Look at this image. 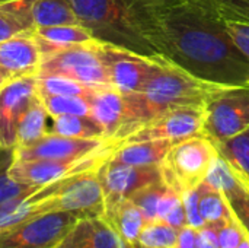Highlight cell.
Masks as SVG:
<instances>
[{
	"mask_svg": "<svg viewBox=\"0 0 249 248\" xmlns=\"http://www.w3.org/2000/svg\"><path fill=\"white\" fill-rule=\"evenodd\" d=\"M147 41L155 53L191 73L229 85H248L249 61L213 10L175 3L146 12Z\"/></svg>",
	"mask_w": 249,
	"mask_h": 248,
	"instance_id": "6da1fadb",
	"label": "cell"
},
{
	"mask_svg": "<svg viewBox=\"0 0 249 248\" xmlns=\"http://www.w3.org/2000/svg\"><path fill=\"white\" fill-rule=\"evenodd\" d=\"M239 85L220 83L200 77L159 54V64L142 88L134 94H123L127 120L121 142L156 115L179 107H204L206 102Z\"/></svg>",
	"mask_w": 249,
	"mask_h": 248,
	"instance_id": "7a4b0ae2",
	"label": "cell"
},
{
	"mask_svg": "<svg viewBox=\"0 0 249 248\" xmlns=\"http://www.w3.org/2000/svg\"><path fill=\"white\" fill-rule=\"evenodd\" d=\"M80 25L105 42L140 54H158L147 41L146 10L134 0H67Z\"/></svg>",
	"mask_w": 249,
	"mask_h": 248,
	"instance_id": "3957f363",
	"label": "cell"
},
{
	"mask_svg": "<svg viewBox=\"0 0 249 248\" xmlns=\"http://www.w3.org/2000/svg\"><path fill=\"white\" fill-rule=\"evenodd\" d=\"M219 155L216 145L203 134L182 139L172 145L162 161L160 174L165 186L177 193L197 189Z\"/></svg>",
	"mask_w": 249,
	"mask_h": 248,
	"instance_id": "277c9868",
	"label": "cell"
},
{
	"mask_svg": "<svg viewBox=\"0 0 249 248\" xmlns=\"http://www.w3.org/2000/svg\"><path fill=\"white\" fill-rule=\"evenodd\" d=\"M36 75H58L89 88H109L111 80L99 50V39L71 44L41 58Z\"/></svg>",
	"mask_w": 249,
	"mask_h": 248,
	"instance_id": "5b68a950",
	"label": "cell"
},
{
	"mask_svg": "<svg viewBox=\"0 0 249 248\" xmlns=\"http://www.w3.org/2000/svg\"><path fill=\"white\" fill-rule=\"evenodd\" d=\"M249 127V83L229 88L212 96L204 105L201 134L214 145Z\"/></svg>",
	"mask_w": 249,
	"mask_h": 248,
	"instance_id": "8992f818",
	"label": "cell"
},
{
	"mask_svg": "<svg viewBox=\"0 0 249 248\" xmlns=\"http://www.w3.org/2000/svg\"><path fill=\"white\" fill-rule=\"evenodd\" d=\"M48 212H69L77 219L104 216L105 194L98 170L85 171L61 180L50 197Z\"/></svg>",
	"mask_w": 249,
	"mask_h": 248,
	"instance_id": "52a82bcc",
	"label": "cell"
},
{
	"mask_svg": "<svg viewBox=\"0 0 249 248\" xmlns=\"http://www.w3.org/2000/svg\"><path fill=\"white\" fill-rule=\"evenodd\" d=\"M76 216L69 212H48L0 231V248H55Z\"/></svg>",
	"mask_w": 249,
	"mask_h": 248,
	"instance_id": "ba28073f",
	"label": "cell"
},
{
	"mask_svg": "<svg viewBox=\"0 0 249 248\" xmlns=\"http://www.w3.org/2000/svg\"><path fill=\"white\" fill-rule=\"evenodd\" d=\"M99 50L112 88L121 94L142 91L159 64V54H140L128 48L99 39Z\"/></svg>",
	"mask_w": 249,
	"mask_h": 248,
	"instance_id": "9c48e42d",
	"label": "cell"
},
{
	"mask_svg": "<svg viewBox=\"0 0 249 248\" xmlns=\"http://www.w3.org/2000/svg\"><path fill=\"white\" fill-rule=\"evenodd\" d=\"M121 142L111 139H79L54 133H47L39 140L28 146H16L13 149L15 159H53V161H76L89 158L102 152L114 151Z\"/></svg>",
	"mask_w": 249,
	"mask_h": 248,
	"instance_id": "30bf717a",
	"label": "cell"
},
{
	"mask_svg": "<svg viewBox=\"0 0 249 248\" xmlns=\"http://www.w3.org/2000/svg\"><path fill=\"white\" fill-rule=\"evenodd\" d=\"M115 151V149H114ZM114 151L102 152L89 158L76 159V161H53V159H34V161H19L15 159L9 174L10 177L22 184L42 187L63 178L98 170L111 155Z\"/></svg>",
	"mask_w": 249,
	"mask_h": 248,
	"instance_id": "8fae6325",
	"label": "cell"
},
{
	"mask_svg": "<svg viewBox=\"0 0 249 248\" xmlns=\"http://www.w3.org/2000/svg\"><path fill=\"white\" fill-rule=\"evenodd\" d=\"M203 123L204 107L172 108L143 124L123 142L169 140L177 143L182 139L201 134Z\"/></svg>",
	"mask_w": 249,
	"mask_h": 248,
	"instance_id": "7c38bea8",
	"label": "cell"
},
{
	"mask_svg": "<svg viewBox=\"0 0 249 248\" xmlns=\"http://www.w3.org/2000/svg\"><path fill=\"white\" fill-rule=\"evenodd\" d=\"M98 177L104 189L105 205L123 199H130L142 189L162 181L159 165H127L112 161L111 156L98 168Z\"/></svg>",
	"mask_w": 249,
	"mask_h": 248,
	"instance_id": "4fadbf2b",
	"label": "cell"
},
{
	"mask_svg": "<svg viewBox=\"0 0 249 248\" xmlns=\"http://www.w3.org/2000/svg\"><path fill=\"white\" fill-rule=\"evenodd\" d=\"M36 92V76L13 79L0 89V149L18 145V127Z\"/></svg>",
	"mask_w": 249,
	"mask_h": 248,
	"instance_id": "5bb4252c",
	"label": "cell"
},
{
	"mask_svg": "<svg viewBox=\"0 0 249 248\" xmlns=\"http://www.w3.org/2000/svg\"><path fill=\"white\" fill-rule=\"evenodd\" d=\"M55 248H137L125 241L104 216L79 218Z\"/></svg>",
	"mask_w": 249,
	"mask_h": 248,
	"instance_id": "9a60e30c",
	"label": "cell"
},
{
	"mask_svg": "<svg viewBox=\"0 0 249 248\" xmlns=\"http://www.w3.org/2000/svg\"><path fill=\"white\" fill-rule=\"evenodd\" d=\"M41 53L34 34L18 35L0 42V69L12 79L36 76Z\"/></svg>",
	"mask_w": 249,
	"mask_h": 248,
	"instance_id": "2e32d148",
	"label": "cell"
},
{
	"mask_svg": "<svg viewBox=\"0 0 249 248\" xmlns=\"http://www.w3.org/2000/svg\"><path fill=\"white\" fill-rule=\"evenodd\" d=\"M90 115L105 132V137L121 142L127 120L125 99L115 88H101L90 96Z\"/></svg>",
	"mask_w": 249,
	"mask_h": 248,
	"instance_id": "e0dca14e",
	"label": "cell"
},
{
	"mask_svg": "<svg viewBox=\"0 0 249 248\" xmlns=\"http://www.w3.org/2000/svg\"><path fill=\"white\" fill-rule=\"evenodd\" d=\"M174 142L169 140H146V142H123L112 152L111 159L115 162L152 167L160 165Z\"/></svg>",
	"mask_w": 249,
	"mask_h": 248,
	"instance_id": "ac0fdd59",
	"label": "cell"
},
{
	"mask_svg": "<svg viewBox=\"0 0 249 248\" xmlns=\"http://www.w3.org/2000/svg\"><path fill=\"white\" fill-rule=\"evenodd\" d=\"M104 218L125 241L131 244H137L139 235L147 222L143 212L130 199L107 203Z\"/></svg>",
	"mask_w": 249,
	"mask_h": 248,
	"instance_id": "d6986e66",
	"label": "cell"
},
{
	"mask_svg": "<svg viewBox=\"0 0 249 248\" xmlns=\"http://www.w3.org/2000/svg\"><path fill=\"white\" fill-rule=\"evenodd\" d=\"M34 0H0V42L18 35L35 34Z\"/></svg>",
	"mask_w": 249,
	"mask_h": 248,
	"instance_id": "ffe728a7",
	"label": "cell"
},
{
	"mask_svg": "<svg viewBox=\"0 0 249 248\" xmlns=\"http://www.w3.org/2000/svg\"><path fill=\"white\" fill-rule=\"evenodd\" d=\"M35 41L38 44L41 58L71 44L92 41L95 37L83 25H55L35 29Z\"/></svg>",
	"mask_w": 249,
	"mask_h": 248,
	"instance_id": "44dd1931",
	"label": "cell"
},
{
	"mask_svg": "<svg viewBox=\"0 0 249 248\" xmlns=\"http://www.w3.org/2000/svg\"><path fill=\"white\" fill-rule=\"evenodd\" d=\"M32 16L36 29L55 25H80L67 0H34Z\"/></svg>",
	"mask_w": 249,
	"mask_h": 248,
	"instance_id": "7402d4cb",
	"label": "cell"
},
{
	"mask_svg": "<svg viewBox=\"0 0 249 248\" xmlns=\"http://www.w3.org/2000/svg\"><path fill=\"white\" fill-rule=\"evenodd\" d=\"M51 118L53 126L48 133L79 139H107L104 129L92 115H60Z\"/></svg>",
	"mask_w": 249,
	"mask_h": 248,
	"instance_id": "603a6c76",
	"label": "cell"
},
{
	"mask_svg": "<svg viewBox=\"0 0 249 248\" xmlns=\"http://www.w3.org/2000/svg\"><path fill=\"white\" fill-rule=\"evenodd\" d=\"M48 113L45 110V105L39 95H36L25 115L22 117L19 127H18V145L16 146H28L32 145L34 142L39 140L44 137L48 130H47V118Z\"/></svg>",
	"mask_w": 249,
	"mask_h": 248,
	"instance_id": "cb8c5ba5",
	"label": "cell"
},
{
	"mask_svg": "<svg viewBox=\"0 0 249 248\" xmlns=\"http://www.w3.org/2000/svg\"><path fill=\"white\" fill-rule=\"evenodd\" d=\"M217 152L244 183H249V127L236 136L217 143Z\"/></svg>",
	"mask_w": 249,
	"mask_h": 248,
	"instance_id": "d4e9b609",
	"label": "cell"
},
{
	"mask_svg": "<svg viewBox=\"0 0 249 248\" xmlns=\"http://www.w3.org/2000/svg\"><path fill=\"white\" fill-rule=\"evenodd\" d=\"M203 183L220 191L226 199H231L241 193L244 189H247V184L239 178V175L232 170L228 161L220 155H217L213 159Z\"/></svg>",
	"mask_w": 249,
	"mask_h": 248,
	"instance_id": "484cf974",
	"label": "cell"
},
{
	"mask_svg": "<svg viewBox=\"0 0 249 248\" xmlns=\"http://www.w3.org/2000/svg\"><path fill=\"white\" fill-rule=\"evenodd\" d=\"M198 205L201 216L207 225L217 227L233 218L228 199L206 183L198 186Z\"/></svg>",
	"mask_w": 249,
	"mask_h": 248,
	"instance_id": "4316f807",
	"label": "cell"
},
{
	"mask_svg": "<svg viewBox=\"0 0 249 248\" xmlns=\"http://www.w3.org/2000/svg\"><path fill=\"white\" fill-rule=\"evenodd\" d=\"M96 89L58 75H36L38 95H77L90 98Z\"/></svg>",
	"mask_w": 249,
	"mask_h": 248,
	"instance_id": "83f0119b",
	"label": "cell"
},
{
	"mask_svg": "<svg viewBox=\"0 0 249 248\" xmlns=\"http://www.w3.org/2000/svg\"><path fill=\"white\" fill-rule=\"evenodd\" d=\"M50 117L90 115V98L77 95H39Z\"/></svg>",
	"mask_w": 249,
	"mask_h": 248,
	"instance_id": "f1b7e54d",
	"label": "cell"
},
{
	"mask_svg": "<svg viewBox=\"0 0 249 248\" xmlns=\"http://www.w3.org/2000/svg\"><path fill=\"white\" fill-rule=\"evenodd\" d=\"M179 229L163 221H150L143 227L137 244L144 248H177Z\"/></svg>",
	"mask_w": 249,
	"mask_h": 248,
	"instance_id": "f546056e",
	"label": "cell"
},
{
	"mask_svg": "<svg viewBox=\"0 0 249 248\" xmlns=\"http://www.w3.org/2000/svg\"><path fill=\"white\" fill-rule=\"evenodd\" d=\"M13 149H0V205L12 200L18 196L31 193V191L39 189V187L18 183L10 177L9 170L15 161Z\"/></svg>",
	"mask_w": 249,
	"mask_h": 248,
	"instance_id": "4dcf8cb0",
	"label": "cell"
},
{
	"mask_svg": "<svg viewBox=\"0 0 249 248\" xmlns=\"http://www.w3.org/2000/svg\"><path fill=\"white\" fill-rule=\"evenodd\" d=\"M158 221H163L177 229L187 227L185 209L179 193L171 189L163 193L158 205Z\"/></svg>",
	"mask_w": 249,
	"mask_h": 248,
	"instance_id": "1f68e13d",
	"label": "cell"
},
{
	"mask_svg": "<svg viewBox=\"0 0 249 248\" xmlns=\"http://www.w3.org/2000/svg\"><path fill=\"white\" fill-rule=\"evenodd\" d=\"M166 190H168V187L165 186V183L159 181V183H155L152 186L142 189L140 191L133 194L130 197V200L143 212L147 222L156 221L158 219V205Z\"/></svg>",
	"mask_w": 249,
	"mask_h": 248,
	"instance_id": "d6a6232c",
	"label": "cell"
},
{
	"mask_svg": "<svg viewBox=\"0 0 249 248\" xmlns=\"http://www.w3.org/2000/svg\"><path fill=\"white\" fill-rule=\"evenodd\" d=\"M214 12L222 20L249 25V0H214Z\"/></svg>",
	"mask_w": 249,
	"mask_h": 248,
	"instance_id": "836d02e7",
	"label": "cell"
},
{
	"mask_svg": "<svg viewBox=\"0 0 249 248\" xmlns=\"http://www.w3.org/2000/svg\"><path fill=\"white\" fill-rule=\"evenodd\" d=\"M214 228L217 231L219 248H238V246L247 238V234L244 232L235 216Z\"/></svg>",
	"mask_w": 249,
	"mask_h": 248,
	"instance_id": "e575fe53",
	"label": "cell"
},
{
	"mask_svg": "<svg viewBox=\"0 0 249 248\" xmlns=\"http://www.w3.org/2000/svg\"><path fill=\"white\" fill-rule=\"evenodd\" d=\"M184 209H185V218H187V225L194 228V229H201L206 227V221L201 216L200 212V205H198V187L193 190H187L181 193Z\"/></svg>",
	"mask_w": 249,
	"mask_h": 248,
	"instance_id": "d590c367",
	"label": "cell"
},
{
	"mask_svg": "<svg viewBox=\"0 0 249 248\" xmlns=\"http://www.w3.org/2000/svg\"><path fill=\"white\" fill-rule=\"evenodd\" d=\"M228 203L232 209L233 216L236 218V221L239 222V225L242 227L244 232L247 234L249 238V187L244 189L241 193H238L236 196L228 199Z\"/></svg>",
	"mask_w": 249,
	"mask_h": 248,
	"instance_id": "8d00e7d4",
	"label": "cell"
},
{
	"mask_svg": "<svg viewBox=\"0 0 249 248\" xmlns=\"http://www.w3.org/2000/svg\"><path fill=\"white\" fill-rule=\"evenodd\" d=\"M223 23L231 39L236 45V48L249 61V25L239 23V22H231V20H223Z\"/></svg>",
	"mask_w": 249,
	"mask_h": 248,
	"instance_id": "74e56055",
	"label": "cell"
},
{
	"mask_svg": "<svg viewBox=\"0 0 249 248\" xmlns=\"http://www.w3.org/2000/svg\"><path fill=\"white\" fill-rule=\"evenodd\" d=\"M197 248H219L217 231L212 225H206L197 231Z\"/></svg>",
	"mask_w": 249,
	"mask_h": 248,
	"instance_id": "f35d334b",
	"label": "cell"
},
{
	"mask_svg": "<svg viewBox=\"0 0 249 248\" xmlns=\"http://www.w3.org/2000/svg\"><path fill=\"white\" fill-rule=\"evenodd\" d=\"M177 248H197V229L184 227L179 229Z\"/></svg>",
	"mask_w": 249,
	"mask_h": 248,
	"instance_id": "ab89813d",
	"label": "cell"
},
{
	"mask_svg": "<svg viewBox=\"0 0 249 248\" xmlns=\"http://www.w3.org/2000/svg\"><path fill=\"white\" fill-rule=\"evenodd\" d=\"M136 3H139L146 12L150 10H156V9H163L168 6H172L175 3H178L177 0H134Z\"/></svg>",
	"mask_w": 249,
	"mask_h": 248,
	"instance_id": "60d3db41",
	"label": "cell"
},
{
	"mask_svg": "<svg viewBox=\"0 0 249 248\" xmlns=\"http://www.w3.org/2000/svg\"><path fill=\"white\" fill-rule=\"evenodd\" d=\"M177 1L191 4V6H197V7H203V9L214 12V0H177Z\"/></svg>",
	"mask_w": 249,
	"mask_h": 248,
	"instance_id": "b9f144b4",
	"label": "cell"
},
{
	"mask_svg": "<svg viewBox=\"0 0 249 248\" xmlns=\"http://www.w3.org/2000/svg\"><path fill=\"white\" fill-rule=\"evenodd\" d=\"M10 80H13V79L10 77V75H7L3 69H0V89H1L6 83H9Z\"/></svg>",
	"mask_w": 249,
	"mask_h": 248,
	"instance_id": "7bdbcfd3",
	"label": "cell"
},
{
	"mask_svg": "<svg viewBox=\"0 0 249 248\" xmlns=\"http://www.w3.org/2000/svg\"><path fill=\"white\" fill-rule=\"evenodd\" d=\"M238 248H249V238H248V237H247V238H245V240H244V241H242V243H241V244L238 246Z\"/></svg>",
	"mask_w": 249,
	"mask_h": 248,
	"instance_id": "ee69618b",
	"label": "cell"
},
{
	"mask_svg": "<svg viewBox=\"0 0 249 248\" xmlns=\"http://www.w3.org/2000/svg\"><path fill=\"white\" fill-rule=\"evenodd\" d=\"M136 247H137V248H144V247H142V246H139V244H136Z\"/></svg>",
	"mask_w": 249,
	"mask_h": 248,
	"instance_id": "f6af8a7d",
	"label": "cell"
},
{
	"mask_svg": "<svg viewBox=\"0 0 249 248\" xmlns=\"http://www.w3.org/2000/svg\"><path fill=\"white\" fill-rule=\"evenodd\" d=\"M245 184H247V186H248V187H249V183H245Z\"/></svg>",
	"mask_w": 249,
	"mask_h": 248,
	"instance_id": "bcb514c9",
	"label": "cell"
}]
</instances>
